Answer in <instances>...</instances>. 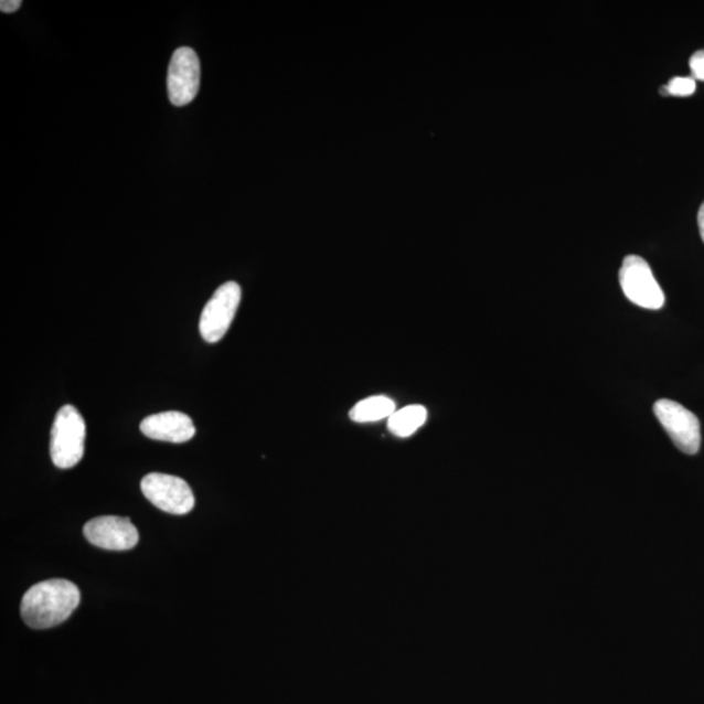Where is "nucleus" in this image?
<instances>
[{
  "label": "nucleus",
  "instance_id": "nucleus-1",
  "mask_svg": "<svg viewBox=\"0 0 704 704\" xmlns=\"http://www.w3.org/2000/svg\"><path fill=\"white\" fill-rule=\"evenodd\" d=\"M81 605V590L66 579H50L32 586L21 600V617L29 628L50 629L70 619Z\"/></svg>",
  "mask_w": 704,
  "mask_h": 704
},
{
  "label": "nucleus",
  "instance_id": "nucleus-2",
  "mask_svg": "<svg viewBox=\"0 0 704 704\" xmlns=\"http://www.w3.org/2000/svg\"><path fill=\"white\" fill-rule=\"evenodd\" d=\"M86 436L85 420L74 406L56 413L50 440V456L60 469H72L82 461Z\"/></svg>",
  "mask_w": 704,
  "mask_h": 704
},
{
  "label": "nucleus",
  "instance_id": "nucleus-3",
  "mask_svg": "<svg viewBox=\"0 0 704 704\" xmlns=\"http://www.w3.org/2000/svg\"><path fill=\"white\" fill-rule=\"evenodd\" d=\"M620 285L631 303L646 310H660L665 303L662 287L653 277L650 265L642 257L630 255L623 258Z\"/></svg>",
  "mask_w": 704,
  "mask_h": 704
},
{
  "label": "nucleus",
  "instance_id": "nucleus-4",
  "mask_svg": "<svg viewBox=\"0 0 704 704\" xmlns=\"http://www.w3.org/2000/svg\"><path fill=\"white\" fill-rule=\"evenodd\" d=\"M653 413L676 448L685 455H696L701 449V423L689 409L671 399H659Z\"/></svg>",
  "mask_w": 704,
  "mask_h": 704
},
{
  "label": "nucleus",
  "instance_id": "nucleus-5",
  "mask_svg": "<svg viewBox=\"0 0 704 704\" xmlns=\"http://www.w3.org/2000/svg\"><path fill=\"white\" fill-rule=\"evenodd\" d=\"M242 289L236 282H226L218 287L207 301L200 318V334L207 343L224 339L241 305Z\"/></svg>",
  "mask_w": 704,
  "mask_h": 704
},
{
  "label": "nucleus",
  "instance_id": "nucleus-6",
  "mask_svg": "<svg viewBox=\"0 0 704 704\" xmlns=\"http://www.w3.org/2000/svg\"><path fill=\"white\" fill-rule=\"evenodd\" d=\"M141 491L162 512L183 515L195 506V495L189 483L168 473H149L141 481Z\"/></svg>",
  "mask_w": 704,
  "mask_h": 704
},
{
  "label": "nucleus",
  "instance_id": "nucleus-7",
  "mask_svg": "<svg viewBox=\"0 0 704 704\" xmlns=\"http://www.w3.org/2000/svg\"><path fill=\"white\" fill-rule=\"evenodd\" d=\"M200 61L195 50L179 47L172 54L169 74L168 92L170 103L182 107L196 98L200 89Z\"/></svg>",
  "mask_w": 704,
  "mask_h": 704
},
{
  "label": "nucleus",
  "instance_id": "nucleus-8",
  "mask_svg": "<svg viewBox=\"0 0 704 704\" xmlns=\"http://www.w3.org/2000/svg\"><path fill=\"white\" fill-rule=\"evenodd\" d=\"M86 541L107 551H128L139 543V531L121 516L106 515L92 520L84 526Z\"/></svg>",
  "mask_w": 704,
  "mask_h": 704
},
{
  "label": "nucleus",
  "instance_id": "nucleus-9",
  "mask_svg": "<svg viewBox=\"0 0 704 704\" xmlns=\"http://www.w3.org/2000/svg\"><path fill=\"white\" fill-rule=\"evenodd\" d=\"M140 429L152 440L172 444L190 441L196 434L195 424L190 416L179 412L150 415L141 422Z\"/></svg>",
  "mask_w": 704,
  "mask_h": 704
},
{
  "label": "nucleus",
  "instance_id": "nucleus-10",
  "mask_svg": "<svg viewBox=\"0 0 704 704\" xmlns=\"http://www.w3.org/2000/svg\"><path fill=\"white\" fill-rule=\"evenodd\" d=\"M427 416L426 407L420 405L407 406L391 416L390 422H387V428L394 436L409 437L424 426V423L427 422Z\"/></svg>",
  "mask_w": 704,
  "mask_h": 704
},
{
  "label": "nucleus",
  "instance_id": "nucleus-11",
  "mask_svg": "<svg viewBox=\"0 0 704 704\" xmlns=\"http://www.w3.org/2000/svg\"><path fill=\"white\" fill-rule=\"evenodd\" d=\"M394 413V402L391 398L384 397V395H377V397L358 402L350 412V419L355 423L378 422L391 418Z\"/></svg>",
  "mask_w": 704,
  "mask_h": 704
},
{
  "label": "nucleus",
  "instance_id": "nucleus-12",
  "mask_svg": "<svg viewBox=\"0 0 704 704\" xmlns=\"http://www.w3.org/2000/svg\"><path fill=\"white\" fill-rule=\"evenodd\" d=\"M665 88L668 96L687 97L693 95L696 84L693 77H673Z\"/></svg>",
  "mask_w": 704,
  "mask_h": 704
},
{
  "label": "nucleus",
  "instance_id": "nucleus-13",
  "mask_svg": "<svg viewBox=\"0 0 704 704\" xmlns=\"http://www.w3.org/2000/svg\"><path fill=\"white\" fill-rule=\"evenodd\" d=\"M689 64H691L694 81L704 82V50L693 54Z\"/></svg>",
  "mask_w": 704,
  "mask_h": 704
},
{
  "label": "nucleus",
  "instance_id": "nucleus-14",
  "mask_svg": "<svg viewBox=\"0 0 704 704\" xmlns=\"http://www.w3.org/2000/svg\"><path fill=\"white\" fill-rule=\"evenodd\" d=\"M21 6H23L21 0H2V2H0V10L4 13H13L17 12Z\"/></svg>",
  "mask_w": 704,
  "mask_h": 704
},
{
  "label": "nucleus",
  "instance_id": "nucleus-15",
  "mask_svg": "<svg viewBox=\"0 0 704 704\" xmlns=\"http://www.w3.org/2000/svg\"><path fill=\"white\" fill-rule=\"evenodd\" d=\"M698 226H700L702 241L704 242V203L702 204L701 210L698 212Z\"/></svg>",
  "mask_w": 704,
  "mask_h": 704
}]
</instances>
